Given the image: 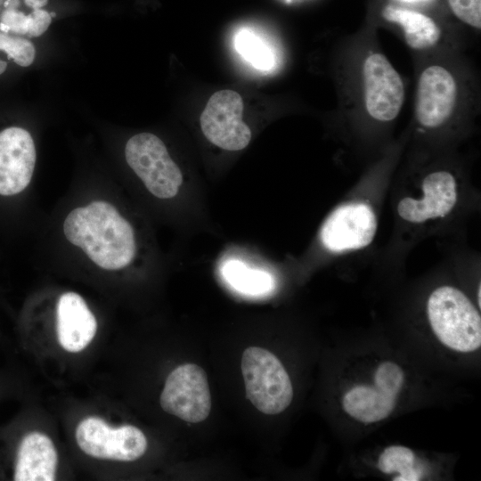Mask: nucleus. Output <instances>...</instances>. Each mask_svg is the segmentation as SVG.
<instances>
[{"instance_id": "obj_8", "label": "nucleus", "mask_w": 481, "mask_h": 481, "mask_svg": "<svg viewBox=\"0 0 481 481\" xmlns=\"http://www.w3.org/2000/svg\"><path fill=\"white\" fill-rule=\"evenodd\" d=\"M76 441L87 455L118 461H134L147 450V438L134 425L110 426L103 419L91 416L76 428Z\"/></svg>"}, {"instance_id": "obj_25", "label": "nucleus", "mask_w": 481, "mask_h": 481, "mask_svg": "<svg viewBox=\"0 0 481 481\" xmlns=\"http://www.w3.org/2000/svg\"><path fill=\"white\" fill-rule=\"evenodd\" d=\"M287 2H290L291 0H286Z\"/></svg>"}, {"instance_id": "obj_13", "label": "nucleus", "mask_w": 481, "mask_h": 481, "mask_svg": "<svg viewBox=\"0 0 481 481\" xmlns=\"http://www.w3.org/2000/svg\"><path fill=\"white\" fill-rule=\"evenodd\" d=\"M53 314L57 338L64 350L80 352L94 338L98 327L96 316L79 293L61 292L56 298Z\"/></svg>"}, {"instance_id": "obj_3", "label": "nucleus", "mask_w": 481, "mask_h": 481, "mask_svg": "<svg viewBox=\"0 0 481 481\" xmlns=\"http://www.w3.org/2000/svg\"><path fill=\"white\" fill-rule=\"evenodd\" d=\"M391 181L386 170H375L349 189L322 222L307 263L331 264L368 250L377 237Z\"/></svg>"}, {"instance_id": "obj_4", "label": "nucleus", "mask_w": 481, "mask_h": 481, "mask_svg": "<svg viewBox=\"0 0 481 481\" xmlns=\"http://www.w3.org/2000/svg\"><path fill=\"white\" fill-rule=\"evenodd\" d=\"M37 159L31 133L19 124H0V234L16 237L30 225Z\"/></svg>"}, {"instance_id": "obj_20", "label": "nucleus", "mask_w": 481, "mask_h": 481, "mask_svg": "<svg viewBox=\"0 0 481 481\" xmlns=\"http://www.w3.org/2000/svg\"><path fill=\"white\" fill-rule=\"evenodd\" d=\"M457 18L475 29H481V0H447Z\"/></svg>"}, {"instance_id": "obj_1", "label": "nucleus", "mask_w": 481, "mask_h": 481, "mask_svg": "<svg viewBox=\"0 0 481 481\" xmlns=\"http://www.w3.org/2000/svg\"><path fill=\"white\" fill-rule=\"evenodd\" d=\"M119 189H69L40 238L45 264L119 276L149 264L147 236Z\"/></svg>"}, {"instance_id": "obj_24", "label": "nucleus", "mask_w": 481, "mask_h": 481, "mask_svg": "<svg viewBox=\"0 0 481 481\" xmlns=\"http://www.w3.org/2000/svg\"><path fill=\"white\" fill-rule=\"evenodd\" d=\"M403 1H406V2H417V1H424V0H403Z\"/></svg>"}, {"instance_id": "obj_16", "label": "nucleus", "mask_w": 481, "mask_h": 481, "mask_svg": "<svg viewBox=\"0 0 481 481\" xmlns=\"http://www.w3.org/2000/svg\"><path fill=\"white\" fill-rule=\"evenodd\" d=\"M383 18L399 24L406 44L414 50H427L435 46L441 37V30L429 17L411 10L387 5L382 11Z\"/></svg>"}, {"instance_id": "obj_17", "label": "nucleus", "mask_w": 481, "mask_h": 481, "mask_svg": "<svg viewBox=\"0 0 481 481\" xmlns=\"http://www.w3.org/2000/svg\"><path fill=\"white\" fill-rule=\"evenodd\" d=\"M220 270L224 280L232 288L245 294H265L274 285L269 273L251 268L237 259L224 260Z\"/></svg>"}, {"instance_id": "obj_7", "label": "nucleus", "mask_w": 481, "mask_h": 481, "mask_svg": "<svg viewBox=\"0 0 481 481\" xmlns=\"http://www.w3.org/2000/svg\"><path fill=\"white\" fill-rule=\"evenodd\" d=\"M240 368L247 398L259 412L275 415L289 406L292 383L281 362L272 352L259 346L246 348Z\"/></svg>"}, {"instance_id": "obj_6", "label": "nucleus", "mask_w": 481, "mask_h": 481, "mask_svg": "<svg viewBox=\"0 0 481 481\" xmlns=\"http://www.w3.org/2000/svg\"><path fill=\"white\" fill-rule=\"evenodd\" d=\"M124 155L142 186L139 191L147 198L166 204L179 196L183 175L159 137L148 132L136 134L126 143Z\"/></svg>"}, {"instance_id": "obj_23", "label": "nucleus", "mask_w": 481, "mask_h": 481, "mask_svg": "<svg viewBox=\"0 0 481 481\" xmlns=\"http://www.w3.org/2000/svg\"><path fill=\"white\" fill-rule=\"evenodd\" d=\"M24 2L29 7L37 10L45 6L48 0H24Z\"/></svg>"}, {"instance_id": "obj_22", "label": "nucleus", "mask_w": 481, "mask_h": 481, "mask_svg": "<svg viewBox=\"0 0 481 481\" xmlns=\"http://www.w3.org/2000/svg\"><path fill=\"white\" fill-rule=\"evenodd\" d=\"M0 23L5 25L10 33L21 36L26 35L27 15L16 11L6 9L1 15Z\"/></svg>"}, {"instance_id": "obj_10", "label": "nucleus", "mask_w": 481, "mask_h": 481, "mask_svg": "<svg viewBox=\"0 0 481 481\" xmlns=\"http://www.w3.org/2000/svg\"><path fill=\"white\" fill-rule=\"evenodd\" d=\"M243 102L235 91L224 89L213 94L200 118L205 137L226 151H240L251 140V131L242 121Z\"/></svg>"}, {"instance_id": "obj_5", "label": "nucleus", "mask_w": 481, "mask_h": 481, "mask_svg": "<svg viewBox=\"0 0 481 481\" xmlns=\"http://www.w3.org/2000/svg\"><path fill=\"white\" fill-rule=\"evenodd\" d=\"M468 294L450 281L435 283L425 299L430 330L446 347L469 353L481 346L480 308Z\"/></svg>"}, {"instance_id": "obj_9", "label": "nucleus", "mask_w": 481, "mask_h": 481, "mask_svg": "<svg viewBox=\"0 0 481 481\" xmlns=\"http://www.w3.org/2000/svg\"><path fill=\"white\" fill-rule=\"evenodd\" d=\"M159 403L163 411L186 422L205 420L212 406L205 371L195 363L176 367L166 379Z\"/></svg>"}, {"instance_id": "obj_12", "label": "nucleus", "mask_w": 481, "mask_h": 481, "mask_svg": "<svg viewBox=\"0 0 481 481\" xmlns=\"http://www.w3.org/2000/svg\"><path fill=\"white\" fill-rule=\"evenodd\" d=\"M364 101L368 114L379 122H390L399 114L404 101V86L399 73L381 53L364 61Z\"/></svg>"}, {"instance_id": "obj_11", "label": "nucleus", "mask_w": 481, "mask_h": 481, "mask_svg": "<svg viewBox=\"0 0 481 481\" xmlns=\"http://www.w3.org/2000/svg\"><path fill=\"white\" fill-rule=\"evenodd\" d=\"M457 93L449 70L439 65L427 67L417 86L415 117L420 127L434 132L444 126L453 114Z\"/></svg>"}, {"instance_id": "obj_15", "label": "nucleus", "mask_w": 481, "mask_h": 481, "mask_svg": "<svg viewBox=\"0 0 481 481\" xmlns=\"http://www.w3.org/2000/svg\"><path fill=\"white\" fill-rule=\"evenodd\" d=\"M396 397L376 386L358 385L345 393L342 407L350 417L360 422L375 423L392 413Z\"/></svg>"}, {"instance_id": "obj_14", "label": "nucleus", "mask_w": 481, "mask_h": 481, "mask_svg": "<svg viewBox=\"0 0 481 481\" xmlns=\"http://www.w3.org/2000/svg\"><path fill=\"white\" fill-rule=\"evenodd\" d=\"M58 454L51 438L38 431L26 433L19 440L12 460L15 481H53Z\"/></svg>"}, {"instance_id": "obj_18", "label": "nucleus", "mask_w": 481, "mask_h": 481, "mask_svg": "<svg viewBox=\"0 0 481 481\" xmlns=\"http://www.w3.org/2000/svg\"><path fill=\"white\" fill-rule=\"evenodd\" d=\"M379 469L385 473H398L395 481H417L421 471L415 466V454L403 445H391L383 450L378 461Z\"/></svg>"}, {"instance_id": "obj_19", "label": "nucleus", "mask_w": 481, "mask_h": 481, "mask_svg": "<svg viewBox=\"0 0 481 481\" xmlns=\"http://www.w3.org/2000/svg\"><path fill=\"white\" fill-rule=\"evenodd\" d=\"M237 52L253 67L260 70H270L275 64V56L271 47L249 29L240 30L234 38Z\"/></svg>"}, {"instance_id": "obj_2", "label": "nucleus", "mask_w": 481, "mask_h": 481, "mask_svg": "<svg viewBox=\"0 0 481 481\" xmlns=\"http://www.w3.org/2000/svg\"><path fill=\"white\" fill-rule=\"evenodd\" d=\"M387 197L392 230L373 264L392 274L404 269L411 251L423 240L462 234L481 201L467 175L450 165L411 168L391 181Z\"/></svg>"}, {"instance_id": "obj_21", "label": "nucleus", "mask_w": 481, "mask_h": 481, "mask_svg": "<svg viewBox=\"0 0 481 481\" xmlns=\"http://www.w3.org/2000/svg\"><path fill=\"white\" fill-rule=\"evenodd\" d=\"M52 21L49 12L42 9L34 10L27 15L26 35L31 37H39L44 34Z\"/></svg>"}]
</instances>
